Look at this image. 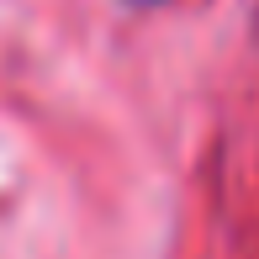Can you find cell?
Returning <instances> with one entry per match:
<instances>
[{
  "instance_id": "obj_1",
  "label": "cell",
  "mask_w": 259,
  "mask_h": 259,
  "mask_svg": "<svg viewBox=\"0 0 259 259\" xmlns=\"http://www.w3.org/2000/svg\"><path fill=\"white\" fill-rule=\"evenodd\" d=\"M133 6H159V0H133Z\"/></svg>"
}]
</instances>
